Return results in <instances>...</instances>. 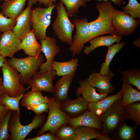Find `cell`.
<instances>
[{"instance_id": "obj_1", "label": "cell", "mask_w": 140, "mask_h": 140, "mask_svg": "<svg viewBox=\"0 0 140 140\" xmlns=\"http://www.w3.org/2000/svg\"><path fill=\"white\" fill-rule=\"evenodd\" d=\"M96 7L99 15L97 18L93 21L91 25V40L97 36L105 34L116 35L112 24L115 9L111 1L98 2Z\"/></svg>"}, {"instance_id": "obj_2", "label": "cell", "mask_w": 140, "mask_h": 140, "mask_svg": "<svg viewBox=\"0 0 140 140\" xmlns=\"http://www.w3.org/2000/svg\"><path fill=\"white\" fill-rule=\"evenodd\" d=\"M57 16L52 24L55 35L62 43L71 45L75 25L70 21L63 3L60 1L55 5Z\"/></svg>"}, {"instance_id": "obj_3", "label": "cell", "mask_w": 140, "mask_h": 140, "mask_svg": "<svg viewBox=\"0 0 140 140\" xmlns=\"http://www.w3.org/2000/svg\"><path fill=\"white\" fill-rule=\"evenodd\" d=\"M121 101V99L116 101L99 117L102 123V134L109 136L127 120Z\"/></svg>"}, {"instance_id": "obj_4", "label": "cell", "mask_w": 140, "mask_h": 140, "mask_svg": "<svg viewBox=\"0 0 140 140\" xmlns=\"http://www.w3.org/2000/svg\"><path fill=\"white\" fill-rule=\"evenodd\" d=\"M44 59L43 55L40 54L37 57L28 56L21 59L13 57L7 60V62L21 74L20 82L24 85L27 83L34 75L38 72L41 65L44 62Z\"/></svg>"}, {"instance_id": "obj_5", "label": "cell", "mask_w": 140, "mask_h": 140, "mask_svg": "<svg viewBox=\"0 0 140 140\" xmlns=\"http://www.w3.org/2000/svg\"><path fill=\"white\" fill-rule=\"evenodd\" d=\"M3 80L0 94L8 93L12 97H16L24 93L26 89L20 80L21 74L14 67L9 65L7 60L1 67Z\"/></svg>"}, {"instance_id": "obj_6", "label": "cell", "mask_w": 140, "mask_h": 140, "mask_svg": "<svg viewBox=\"0 0 140 140\" xmlns=\"http://www.w3.org/2000/svg\"><path fill=\"white\" fill-rule=\"evenodd\" d=\"M48 98V115L45 123L38 133L37 136L48 131L55 134L61 126L68 124L70 118L61 110L60 102L56 101L53 96Z\"/></svg>"}, {"instance_id": "obj_7", "label": "cell", "mask_w": 140, "mask_h": 140, "mask_svg": "<svg viewBox=\"0 0 140 140\" xmlns=\"http://www.w3.org/2000/svg\"><path fill=\"white\" fill-rule=\"evenodd\" d=\"M21 115L20 112L12 111L8 125V131L11 134L10 140H25L32 130L38 128L42 124L45 119V117L41 114L36 115L31 123L24 125L20 122Z\"/></svg>"}, {"instance_id": "obj_8", "label": "cell", "mask_w": 140, "mask_h": 140, "mask_svg": "<svg viewBox=\"0 0 140 140\" xmlns=\"http://www.w3.org/2000/svg\"><path fill=\"white\" fill-rule=\"evenodd\" d=\"M55 6L53 4L44 8L38 6L32 10L31 24L37 40L47 37L46 29L50 24L52 12Z\"/></svg>"}, {"instance_id": "obj_9", "label": "cell", "mask_w": 140, "mask_h": 140, "mask_svg": "<svg viewBox=\"0 0 140 140\" xmlns=\"http://www.w3.org/2000/svg\"><path fill=\"white\" fill-rule=\"evenodd\" d=\"M92 22H89L85 17L73 19V23L75 26L76 32L73 37L72 44L69 48L73 55L80 54L84 45L91 40Z\"/></svg>"}, {"instance_id": "obj_10", "label": "cell", "mask_w": 140, "mask_h": 140, "mask_svg": "<svg viewBox=\"0 0 140 140\" xmlns=\"http://www.w3.org/2000/svg\"><path fill=\"white\" fill-rule=\"evenodd\" d=\"M140 20H137L123 11L115 9L112 20L113 27L119 36H129L133 33L138 26Z\"/></svg>"}, {"instance_id": "obj_11", "label": "cell", "mask_w": 140, "mask_h": 140, "mask_svg": "<svg viewBox=\"0 0 140 140\" xmlns=\"http://www.w3.org/2000/svg\"><path fill=\"white\" fill-rule=\"evenodd\" d=\"M55 71L51 68L47 72L34 74L27 83L31 87L32 92L44 91L52 93L53 81L56 76Z\"/></svg>"}, {"instance_id": "obj_12", "label": "cell", "mask_w": 140, "mask_h": 140, "mask_svg": "<svg viewBox=\"0 0 140 140\" xmlns=\"http://www.w3.org/2000/svg\"><path fill=\"white\" fill-rule=\"evenodd\" d=\"M41 51L44 53L46 61L43 62L38 72L40 73L46 72L52 68L51 63L55 57L60 51V47L57 44L54 37L47 36L45 39L40 40Z\"/></svg>"}, {"instance_id": "obj_13", "label": "cell", "mask_w": 140, "mask_h": 140, "mask_svg": "<svg viewBox=\"0 0 140 140\" xmlns=\"http://www.w3.org/2000/svg\"><path fill=\"white\" fill-rule=\"evenodd\" d=\"M21 40L12 30L3 33L0 35V55L4 58L13 57L16 52L21 50Z\"/></svg>"}, {"instance_id": "obj_14", "label": "cell", "mask_w": 140, "mask_h": 140, "mask_svg": "<svg viewBox=\"0 0 140 140\" xmlns=\"http://www.w3.org/2000/svg\"><path fill=\"white\" fill-rule=\"evenodd\" d=\"M114 76V72L111 70H109L106 75H102L94 71L86 80L92 86L97 89L98 93L108 95L115 90L110 82L111 79Z\"/></svg>"}, {"instance_id": "obj_15", "label": "cell", "mask_w": 140, "mask_h": 140, "mask_svg": "<svg viewBox=\"0 0 140 140\" xmlns=\"http://www.w3.org/2000/svg\"><path fill=\"white\" fill-rule=\"evenodd\" d=\"M89 103L81 96L74 99L68 98L60 102L61 109L70 118H74L88 109Z\"/></svg>"}, {"instance_id": "obj_16", "label": "cell", "mask_w": 140, "mask_h": 140, "mask_svg": "<svg viewBox=\"0 0 140 140\" xmlns=\"http://www.w3.org/2000/svg\"><path fill=\"white\" fill-rule=\"evenodd\" d=\"M32 6L30 3L28 2L27 8L16 19V24L12 30L16 36L21 40L31 30Z\"/></svg>"}, {"instance_id": "obj_17", "label": "cell", "mask_w": 140, "mask_h": 140, "mask_svg": "<svg viewBox=\"0 0 140 140\" xmlns=\"http://www.w3.org/2000/svg\"><path fill=\"white\" fill-rule=\"evenodd\" d=\"M68 124L76 128L79 126H87L94 128L102 131V123L98 117L88 109L79 116L70 118Z\"/></svg>"}, {"instance_id": "obj_18", "label": "cell", "mask_w": 140, "mask_h": 140, "mask_svg": "<svg viewBox=\"0 0 140 140\" xmlns=\"http://www.w3.org/2000/svg\"><path fill=\"white\" fill-rule=\"evenodd\" d=\"M75 72L62 76L53 87V93L55 100L61 102L68 99L69 88L75 75Z\"/></svg>"}, {"instance_id": "obj_19", "label": "cell", "mask_w": 140, "mask_h": 140, "mask_svg": "<svg viewBox=\"0 0 140 140\" xmlns=\"http://www.w3.org/2000/svg\"><path fill=\"white\" fill-rule=\"evenodd\" d=\"M122 96V92L121 90L116 94L108 95L104 98L97 101L89 103L88 109L92 113L99 117L115 102L121 99Z\"/></svg>"}, {"instance_id": "obj_20", "label": "cell", "mask_w": 140, "mask_h": 140, "mask_svg": "<svg viewBox=\"0 0 140 140\" xmlns=\"http://www.w3.org/2000/svg\"><path fill=\"white\" fill-rule=\"evenodd\" d=\"M80 87L76 89V96L81 95L85 100L89 103L96 102L108 96L106 94H100L96 92V89L92 86L87 80L79 81Z\"/></svg>"}, {"instance_id": "obj_21", "label": "cell", "mask_w": 140, "mask_h": 140, "mask_svg": "<svg viewBox=\"0 0 140 140\" xmlns=\"http://www.w3.org/2000/svg\"><path fill=\"white\" fill-rule=\"evenodd\" d=\"M122 38V36L116 34L102 35L97 36L88 41L90 45L84 47L83 53L86 55H88L97 48L102 46L108 47L114 43H119Z\"/></svg>"}, {"instance_id": "obj_22", "label": "cell", "mask_w": 140, "mask_h": 140, "mask_svg": "<svg viewBox=\"0 0 140 140\" xmlns=\"http://www.w3.org/2000/svg\"><path fill=\"white\" fill-rule=\"evenodd\" d=\"M27 0H7L1 6L2 13L6 17L16 19L24 10Z\"/></svg>"}, {"instance_id": "obj_23", "label": "cell", "mask_w": 140, "mask_h": 140, "mask_svg": "<svg viewBox=\"0 0 140 140\" xmlns=\"http://www.w3.org/2000/svg\"><path fill=\"white\" fill-rule=\"evenodd\" d=\"M21 49L29 56L37 57L40 54L41 46L37 41L32 29L22 40Z\"/></svg>"}, {"instance_id": "obj_24", "label": "cell", "mask_w": 140, "mask_h": 140, "mask_svg": "<svg viewBox=\"0 0 140 140\" xmlns=\"http://www.w3.org/2000/svg\"><path fill=\"white\" fill-rule=\"evenodd\" d=\"M78 65L77 58L73 59L66 62H61L54 60L51 63V68L59 76L71 74L75 72Z\"/></svg>"}, {"instance_id": "obj_25", "label": "cell", "mask_w": 140, "mask_h": 140, "mask_svg": "<svg viewBox=\"0 0 140 140\" xmlns=\"http://www.w3.org/2000/svg\"><path fill=\"white\" fill-rule=\"evenodd\" d=\"M137 127H131L124 122L112 134L113 140H136L135 132Z\"/></svg>"}, {"instance_id": "obj_26", "label": "cell", "mask_w": 140, "mask_h": 140, "mask_svg": "<svg viewBox=\"0 0 140 140\" xmlns=\"http://www.w3.org/2000/svg\"><path fill=\"white\" fill-rule=\"evenodd\" d=\"M121 90V104L124 107L140 101V91L135 89L129 83H122Z\"/></svg>"}, {"instance_id": "obj_27", "label": "cell", "mask_w": 140, "mask_h": 140, "mask_svg": "<svg viewBox=\"0 0 140 140\" xmlns=\"http://www.w3.org/2000/svg\"><path fill=\"white\" fill-rule=\"evenodd\" d=\"M126 41L117 43L108 47V51L104 62H102L99 73L102 75L107 74L109 70V66L112 59L117 53L122 49Z\"/></svg>"}, {"instance_id": "obj_28", "label": "cell", "mask_w": 140, "mask_h": 140, "mask_svg": "<svg viewBox=\"0 0 140 140\" xmlns=\"http://www.w3.org/2000/svg\"><path fill=\"white\" fill-rule=\"evenodd\" d=\"M118 71L122 75L121 80L122 83L127 82L136 87L140 91V69L138 67L125 71Z\"/></svg>"}, {"instance_id": "obj_29", "label": "cell", "mask_w": 140, "mask_h": 140, "mask_svg": "<svg viewBox=\"0 0 140 140\" xmlns=\"http://www.w3.org/2000/svg\"><path fill=\"white\" fill-rule=\"evenodd\" d=\"M101 132V131L93 127L79 126L75 128V136L73 140L96 139Z\"/></svg>"}, {"instance_id": "obj_30", "label": "cell", "mask_w": 140, "mask_h": 140, "mask_svg": "<svg viewBox=\"0 0 140 140\" xmlns=\"http://www.w3.org/2000/svg\"><path fill=\"white\" fill-rule=\"evenodd\" d=\"M22 98L21 105L26 107L48 102V97L44 96L40 91L28 92L24 94Z\"/></svg>"}, {"instance_id": "obj_31", "label": "cell", "mask_w": 140, "mask_h": 140, "mask_svg": "<svg viewBox=\"0 0 140 140\" xmlns=\"http://www.w3.org/2000/svg\"><path fill=\"white\" fill-rule=\"evenodd\" d=\"M24 93L16 97L10 96L7 93L0 94V103L4 105L8 110L20 112L19 102Z\"/></svg>"}, {"instance_id": "obj_32", "label": "cell", "mask_w": 140, "mask_h": 140, "mask_svg": "<svg viewBox=\"0 0 140 140\" xmlns=\"http://www.w3.org/2000/svg\"><path fill=\"white\" fill-rule=\"evenodd\" d=\"M127 120L134 122V125H140V103L138 102L129 104L124 107Z\"/></svg>"}, {"instance_id": "obj_33", "label": "cell", "mask_w": 140, "mask_h": 140, "mask_svg": "<svg viewBox=\"0 0 140 140\" xmlns=\"http://www.w3.org/2000/svg\"><path fill=\"white\" fill-rule=\"evenodd\" d=\"M87 0H60L64 5L68 16L74 18L79 12V8L85 7Z\"/></svg>"}, {"instance_id": "obj_34", "label": "cell", "mask_w": 140, "mask_h": 140, "mask_svg": "<svg viewBox=\"0 0 140 140\" xmlns=\"http://www.w3.org/2000/svg\"><path fill=\"white\" fill-rule=\"evenodd\" d=\"M67 124L61 126L55 133L57 140H73L75 136V128Z\"/></svg>"}, {"instance_id": "obj_35", "label": "cell", "mask_w": 140, "mask_h": 140, "mask_svg": "<svg viewBox=\"0 0 140 140\" xmlns=\"http://www.w3.org/2000/svg\"><path fill=\"white\" fill-rule=\"evenodd\" d=\"M13 111L9 110L0 120V140L10 139V135L8 132V125Z\"/></svg>"}, {"instance_id": "obj_36", "label": "cell", "mask_w": 140, "mask_h": 140, "mask_svg": "<svg viewBox=\"0 0 140 140\" xmlns=\"http://www.w3.org/2000/svg\"><path fill=\"white\" fill-rule=\"evenodd\" d=\"M123 11L133 18L140 19V4L137 0H128V3L122 8Z\"/></svg>"}, {"instance_id": "obj_37", "label": "cell", "mask_w": 140, "mask_h": 140, "mask_svg": "<svg viewBox=\"0 0 140 140\" xmlns=\"http://www.w3.org/2000/svg\"><path fill=\"white\" fill-rule=\"evenodd\" d=\"M16 19L8 18L0 13V32L4 33L12 30L15 25Z\"/></svg>"}, {"instance_id": "obj_38", "label": "cell", "mask_w": 140, "mask_h": 140, "mask_svg": "<svg viewBox=\"0 0 140 140\" xmlns=\"http://www.w3.org/2000/svg\"><path fill=\"white\" fill-rule=\"evenodd\" d=\"M26 108L28 109L33 111L37 115L41 114L44 112L48 113L49 110L48 103L29 106Z\"/></svg>"}, {"instance_id": "obj_39", "label": "cell", "mask_w": 140, "mask_h": 140, "mask_svg": "<svg viewBox=\"0 0 140 140\" xmlns=\"http://www.w3.org/2000/svg\"><path fill=\"white\" fill-rule=\"evenodd\" d=\"M27 140H57L54 134L50 132L45 134H44L37 136L27 138Z\"/></svg>"}, {"instance_id": "obj_40", "label": "cell", "mask_w": 140, "mask_h": 140, "mask_svg": "<svg viewBox=\"0 0 140 140\" xmlns=\"http://www.w3.org/2000/svg\"><path fill=\"white\" fill-rule=\"evenodd\" d=\"M60 0H29L32 6L37 3L43 4L46 7L55 4L56 1Z\"/></svg>"}, {"instance_id": "obj_41", "label": "cell", "mask_w": 140, "mask_h": 140, "mask_svg": "<svg viewBox=\"0 0 140 140\" xmlns=\"http://www.w3.org/2000/svg\"><path fill=\"white\" fill-rule=\"evenodd\" d=\"M8 110L4 105L0 103V120L6 114Z\"/></svg>"}, {"instance_id": "obj_42", "label": "cell", "mask_w": 140, "mask_h": 140, "mask_svg": "<svg viewBox=\"0 0 140 140\" xmlns=\"http://www.w3.org/2000/svg\"><path fill=\"white\" fill-rule=\"evenodd\" d=\"M92 0H96L99 1H110L113 2L116 5L118 6H121L123 4L124 0H87V2Z\"/></svg>"}, {"instance_id": "obj_43", "label": "cell", "mask_w": 140, "mask_h": 140, "mask_svg": "<svg viewBox=\"0 0 140 140\" xmlns=\"http://www.w3.org/2000/svg\"><path fill=\"white\" fill-rule=\"evenodd\" d=\"M97 140H113L109 137V136L107 135L101 133L98 137L96 139Z\"/></svg>"}, {"instance_id": "obj_44", "label": "cell", "mask_w": 140, "mask_h": 140, "mask_svg": "<svg viewBox=\"0 0 140 140\" xmlns=\"http://www.w3.org/2000/svg\"><path fill=\"white\" fill-rule=\"evenodd\" d=\"M133 45L135 46L140 48V38L139 37L137 39L135 40L133 43Z\"/></svg>"}, {"instance_id": "obj_45", "label": "cell", "mask_w": 140, "mask_h": 140, "mask_svg": "<svg viewBox=\"0 0 140 140\" xmlns=\"http://www.w3.org/2000/svg\"><path fill=\"white\" fill-rule=\"evenodd\" d=\"M6 60V58L3 57L0 55V67H1L3 65L5 61Z\"/></svg>"}, {"instance_id": "obj_46", "label": "cell", "mask_w": 140, "mask_h": 140, "mask_svg": "<svg viewBox=\"0 0 140 140\" xmlns=\"http://www.w3.org/2000/svg\"><path fill=\"white\" fill-rule=\"evenodd\" d=\"M3 80V79L0 76V91L2 85Z\"/></svg>"}, {"instance_id": "obj_47", "label": "cell", "mask_w": 140, "mask_h": 140, "mask_svg": "<svg viewBox=\"0 0 140 140\" xmlns=\"http://www.w3.org/2000/svg\"><path fill=\"white\" fill-rule=\"evenodd\" d=\"M4 0V1H5L7 0Z\"/></svg>"}, {"instance_id": "obj_48", "label": "cell", "mask_w": 140, "mask_h": 140, "mask_svg": "<svg viewBox=\"0 0 140 140\" xmlns=\"http://www.w3.org/2000/svg\"><path fill=\"white\" fill-rule=\"evenodd\" d=\"M1 32H0V33H1Z\"/></svg>"}]
</instances>
